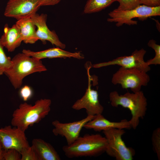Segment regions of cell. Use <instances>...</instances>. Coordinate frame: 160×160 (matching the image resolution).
Wrapping results in <instances>:
<instances>
[{
  "instance_id": "1",
  "label": "cell",
  "mask_w": 160,
  "mask_h": 160,
  "mask_svg": "<svg viewBox=\"0 0 160 160\" xmlns=\"http://www.w3.org/2000/svg\"><path fill=\"white\" fill-rule=\"evenodd\" d=\"M52 101L48 99H41L33 105L24 102L20 104L13 112L11 124L24 131L30 126L38 123L50 112Z\"/></svg>"
},
{
  "instance_id": "2",
  "label": "cell",
  "mask_w": 160,
  "mask_h": 160,
  "mask_svg": "<svg viewBox=\"0 0 160 160\" xmlns=\"http://www.w3.org/2000/svg\"><path fill=\"white\" fill-rule=\"evenodd\" d=\"M107 141L99 134H87L79 136L72 143L63 147L65 155L72 158L81 157H96L105 152Z\"/></svg>"
},
{
  "instance_id": "3",
  "label": "cell",
  "mask_w": 160,
  "mask_h": 160,
  "mask_svg": "<svg viewBox=\"0 0 160 160\" xmlns=\"http://www.w3.org/2000/svg\"><path fill=\"white\" fill-rule=\"evenodd\" d=\"M12 61L11 67L4 74L15 89L21 87L23 79L26 76L35 73L47 71L41 60L23 52L15 55L12 59Z\"/></svg>"
},
{
  "instance_id": "4",
  "label": "cell",
  "mask_w": 160,
  "mask_h": 160,
  "mask_svg": "<svg viewBox=\"0 0 160 160\" xmlns=\"http://www.w3.org/2000/svg\"><path fill=\"white\" fill-rule=\"evenodd\" d=\"M109 98L113 107L121 106L129 110L132 117L129 121L132 128L135 129L139 124L140 119L144 117L147 110V99L143 92L140 90L119 95L117 91H113L110 93Z\"/></svg>"
},
{
  "instance_id": "5",
  "label": "cell",
  "mask_w": 160,
  "mask_h": 160,
  "mask_svg": "<svg viewBox=\"0 0 160 160\" xmlns=\"http://www.w3.org/2000/svg\"><path fill=\"white\" fill-rule=\"evenodd\" d=\"M109 17L108 22L114 23L117 27L125 24L128 25H136L137 21L134 18H137L140 20H145L148 18L160 15V6L151 7L141 4L136 7L129 10H120L117 8L108 13Z\"/></svg>"
},
{
  "instance_id": "6",
  "label": "cell",
  "mask_w": 160,
  "mask_h": 160,
  "mask_svg": "<svg viewBox=\"0 0 160 160\" xmlns=\"http://www.w3.org/2000/svg\"><path fill=\"white\" fill-rule=\"evenodd\" d=\"M150 80L147 72L135 68L121 67L113 75L111 82L114 85L120 84L123 89H130L133 92L141 90L142 87L146 86Z\"/></svg>"
},
{
  "instance_id": "7",
  "label": "cell",
  "mask_w": 160,
  "mask_h": 160,
  "mask_svg": "<svg viewBox=\"0 0 160 160\" xmlns=\"http://www.w3.org/2000/svg\"><path fill=\"white\" fill-rule=\"evenodd\" d=\"M107 141L105 152L116 160H132L135 150L127 147L122 139L125 132L124 129L112 128L103 131Z\"/></svg>"
},
{
  "instance_id": "8",
  "label": "cell",
  "mask_w": 160,
  "mask_h": 160,
  "mask_svg": "<svg viewBox=\"0 0 160 160\" xmlns=\"http://www.w3.org/2000/svg\"><path fill=\"white\" fill-rule=\"evenodd\" d=\"M86 66L88 76L87 88L84 95L73 104L72 108L76 110L85 109L87 115L95 116L102 114L104 107L100 103L97 91L92 89L91 87L92 79L89 70L92 67V65L90 63L87 64Z\"/></svg>"
},
{
  "instance_id": "9",
  "label": "cell",
  "mask_w": 160,
  "mask_h": 160,
  "mask_svg": "<svg viewBox=\"0 0 160 160\" xmlns=\"http://www.w3.org/2000/svg\"><path fill=\"white\" fill-rule=\"evenodd\" d=\"M146 51L143 48L135 50L129 56L118 57L108 62L95 64L92 67L99 68L112 65H118L127 68H135L147 73L151 67L144 60Z\"/></svg>"
},
{
  "instance_id": "10",
  "label": "cell",
  "mask_w": 160,
  "mask_h": 160,
  "mask_svg": "<svg viewBox=\"0 0 160 160\" xmlns=\"http://www.w3.org/2000/svg\"><path fill=\"white\" fill-rule=\"evenodd\" d=\"M41 0H9L4 12L6 17L17 20L36 13L41 6Z\"/></svg>"
},
{
  "instance_id": "11",
  "label": "cell",
  "mask_w": 160,
  "mask_h": 160,
  "mask_svg": "<svg viewBox=\"0 0 160 160\" xmlns=\"http://www.w3.org/2000/svg\"><path fill=\"white\" fill-rule=\"evenodd\" d=\"M11 125L0 128V140L4 149L14 148L20 152L30 146L25 131Z\"/></svg>"
},
{
  "instance_id": "12",
  "label": "cell",
  "mask_w": 160,
  "mask_h": 160,
  "mask_svg": "<svg viewBox=\"0 0 160 160\" xmlns=\"http://www.w3.org/2000/svg\"><path fill=\"white\" fill-rule=\"evenodd\" d=\"M95 116L87 115L86 118L80 120L67 123H62L57 120H54L52 122V124L54 127L52 133L55 136L64 137L67 145H69L79 137L81 130L85 124Z\"/></svg>"
},
{
  "instance_id": "13",
  "label": "cell",
  "mask_w": 160,
  "mask_h": 160,
  "mask_svg": "<svg viewBox=\"0 0 160 160\" xmlns=\"http://www.w3.org/2000/svg\"><path fill=\"white\" fill-rule=\"evenodd\" d=\"M31 17L36 27V34L38 40H41L44 44L48 41L57 47L63 49L65 48V45L60 41L55 32L51 31L47 27V14L42 13L39 15L36 13Z\"/></svg>"
},
{
  "instance_id": "14",
  "label": "cell",
  "mask_w": 160,
  "mask_h": 160,
  "mask_svg": "<svg viewBox=\"0 0 160 160\" xmlns=\"http://www.w3.org/2000/svg\"><path fill=\"white\" fill-rule=\"evenodd\" d=\"M84 127L100 132L112 128L129 129L132 127L129 121L126 119L119 122L112 121L105 118L102 114H99L95 116L93 119L87 122Z\"/></svg>"
},
{
  "instance_id": "15",
  "label": "cell",
  "mask_w": 160,
  "mask_h": 160,
  "mask_svg": "<svg viewBox=\"0 0 160 160\" xmlns=\"http://www.w3.org/2000/svg\"><path fill=\"white\" fill-rule=\"evenodd\" d=\"M22 52L36 58L41 59L56 58L73 57L82 59L84 57L80 52H71L63 50L58 47L49 48L44 50L35 52L29 49H23Z\"/></svg>"
},
{
  "instance_id": "16",
  "label": "cell",
  "mask_w": 160,
  "mask_h": 160,
  "mask_svg": "<svg viewBox=\"0 0 160 160\" xmlns=\"http://www.w3.org/2000/svg\"><path fill=\"white\" fill-rule=\"evenodd\" d=\"M2 45L9 52H14L23 41L20 30L15 24L11 27L5 25L3 34L0 37Z\"/></svg>"
},
{
  "instance_id": "17",
  "label": "cell",
  "mask_w": 160,
  "mask_h": 160,
  "mask_svg": "<svg viewBox=\"0 0 160 160\" xmlns=\"http://www.w3.org/2000/svg\"><path fill=\"white\" fill-rule=\"evenodd\" d=\"M31 143L39 160H61L59 154L50 143L39 138L33 139Z\"/></svg>"
},
{
  "instance_id": "18",
  "label": "cell",
  "mask_w": 160,
  "mask_h": 160,
  "mask_svg": "<svg viewBox=\"0 0 160 160\" xmlns=\"http://www.w3.org/2000/svg\"><path fill=\"white\" fill-rule=\"evenodd\" d=\"M15 24L20 30L23 41L26 44H33L38 40L36 27L31 17L17 20Z\"/></svg>"
},
{
  "instance_id": "19",
  "label": "cell",
  "mask_w": 160,
  "mask_h": 160,
  "mask_svg": "<svg viewBox=\"0 0 160 160\" xmlns=\"http://www.w3.org/2000/svg\"><path fill=\"white\" fill-rule=\"evenodd\" d=\"M118 0H88L84 12L85 14H91L99 12L109 7Z\"/></svg>"
},
{
  "instance_id": "20",
  "label": "cell",
  "mask_w": 160,
  "mask_h": 160,
  "mask_svg": "<svg viewBox=\"0 0 160 160\" xmlns=\"http://www.w3.org/2000/svg\"><path fill=\"white\" fill-rule=\"evenodd\" d=\"M4 47L0 41V75H1L11 67L12 59L6 55L4 49Z\"/></svg>"
},
{
  "instance_id": "21",
  "label": "cell",
  "mask_w": 160,
  "mask_h": 160,
  "mask_svg": "<svg viewBox=\"0 0 160 160\" xmlns=\"http://www.w3.org/2000/svg\"><path fill=\"white\" fill-rule=\"evenodd\" d=\"M148 45L153 49L155 53V57L152 59L146 61L147 64L150 66L151 65H155L160 64V45L156 43L153 39L150 40L148 43Z\"/></svg>"
},
{
  "instance_id": "22",
  "label": "cell",
  "mask_w": 160,
  "mask_h": 160,
  "mask_svg": "<svg viewBox=\"0 0 160 160\" xmlns=\"http://www.w3.org/2000/svg\"><path fill=\"white\" fill-rule=\"evenodd\" d=\"M151 140L153 149L159 160L160 159V128L156 129L152 133Z\"/></svg>"
},
{
  "instance_id": "23",
  "label": "cell",
  "mask_w": 160,
  "mask_h": 160,
  "mask_svg": "<svg viewBox=\"0 0 160 160\" xmlns=\"http://www.w3.org/2000/svg\"><path fill=\"white\" fill-rule=\"evenodd\" d=\"M119 4L117 8L120 10H127L134 9L140 5V0H118Z\"/></svg>"
},
{
  "instance_id": "24",
  "label": "cell",
  "mask_w": 160,
  "mask_h": 160,
  "mask_svg": "<svg viewBox=\"0 0 160 160\" xmlns=\"http://www.w3.org/2000/svg\"><path fill=\"white\" fill-rule=\"evenodd\" d=\"M21 160H39L38 156L32 146L25 148L20 151Z\"/></svg>"
},
{
  "instance_id": "25",
  "label": "cell",
  "mask_w": 160,
  "mask_h": 160,
  "mask_svg": "<svg viewBox=\"0 0 160 160\" xmlns=\"http://www.w3.org/2000/svg\"><path fill=\"white\" fill-rule=\"evenodd\" d=\"M4 160H21V155L20 152L14 148L4 149Z\"/></svg>"
},
{
  "instance_id": "26",
  "label": "cell",
  "mask_w": 160,
  "mask_h": 160,
  "mask_svg": "<svg viewBox=\"0 0 160 160\" xmlns=\"http://www.w3.org/2000/svg\"><path fill=\"white\" fill-rule=\"evenodd\" d=\"M19 95L23 101H26L32 96V89L29 86L25 85L20 89L19 91Z\"/></svg>"
},
{
  "instance_id": "27",
  "label": "cell",
  "mask_w": 160,
  "mask_h": 160,
  "mask_svg": "<svg viewBox=\"0 0 160 160\" xmlns=\"http://www.w3.org/2000/svg\"><path fill=\"white\" fill-rule=\"evenodd\" d=\"M140 4L151 7L160 6V0H140Z\"/></svg>"
},
{
  "instance_id": "28",
  "label": "cell",
  "mask_w": 160,
  "mask_h": 160,
  "mask_svg": "<svg viewBox=\"0 0 160 160\" xmlns=\"http://www.w3.org/2000/svg\"><path fill=\"white\" fill-rule=\"evenodd\" d=\"M61 0H41V6H51L56 5Z\"/></svg>"
},
{
  "instance_id": "29",
  "label": "cell",
  "mask_w": 160,
  "mask_h": 160,
  "mask_svg": "<svg viewBox=\"0 0 160 160\" xmlns=\"http://www.w3.org/2000/svg\"><path fill=\"white\" fill-rule=\"evenodd\" d=\"M3 151V148L1 142L0 140V160H4Z\"/></svg>"
}]
</instances>
